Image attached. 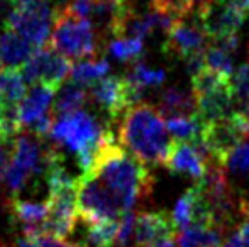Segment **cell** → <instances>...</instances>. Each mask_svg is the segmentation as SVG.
<instances>
[{
  "label": "cell",
  "instance_id": "1",
  "mask_svg": "<svg viewBox=\"0 0 249 247\" xmlns=\"http://www.w3.org/2000/svg\"><path fill=\"white\" fill-rule=\"evenodd\" d=\"M85 173L92 175L124 212L132 210L136 201L144 198L153 186V178L144 163L115 144L110 131L104 135L92 166Z\"/></svg>",
  "mask_w": 249,
  "mask_h": 247
},
{
  "label": "cell",
  "instance_id": "2",
  "mask_svg": "<svg viewBox=\"0 0 249 247\" xmlns=\"http://www.w3.org/2000/svg\"><path fill=\"white\" fill-rule=\"evenodd\" d=\"M122 148L144 165H163L173 141L168 137L164 119L156 107L134 103L124 112L119 127Z\"/></svg>",
  "mask_w": 249,
  "mask_h": 247
},
{
  "label": "cell",
  "instance_id": "3",
  "mask_svg": "<svg viewBox=\"0 0 249 247\" xmlns=\"http://www.w3.org/2000/svg\"><path fill=\"white\" fill-rule=\"evenodd\" d=\"M107 132L108 129H105L92 114L80 109L68 115L56 117L48 135L58 148L63 146L75 152L76 165L82 173H85L92 166L97 149Z\"/></svg>",
  "mask_w": 249,
  "mask_h": 247
},
{
  "label": "cell",
  "instance_id": "4",
  "mask_svg": "<svg viewBox=\"0 0 249 247\" xmlns=\"http://www.w3.org/2000/svg\"><path fill=\"white\" fill-rule=\"evenodd\" d=\"M51 20L53 31L50 33V46L53 49L73 60L95 56L99 48L90 20L76 16L68 9V5L56 9Z\"/></svg>",
  "mask_w": 249,
  "mask_h": 247
},
{
  "label": "cell",
  "instance_id": "5",
  "mask_svg": "<svg viewBox=\"0 0 249 247\" xmlns=\"http://www.w3.org/2000/svg\"><path fill=\"white\" fill-rule=\"evenodd\" d=\"M192 93L197 103V114L203 122L219 119L231 112L234 88L231 76L203 66L192 75Z\"/></svg>",
  "mask_w": 249,
  "mask_h": 247
},
{
  "label": "cell",
  "instance_id": "6",
  "mask_svg": "<svg viewBox=\"0 0 249 247\" xmlns=\"http://www.w3.org/2000/svg\"><path fill=\"white\" fill-rule=\"evenodd\" d=\"M249 137V115L243 112L227 114L203 122L200 141L210 159L224 165L226 158Z\"/></svg>",
  "mask_w": 249,
  "mask_h": 247
},
{
  "label": "cell",
  "instance_id": "7",
  "mask_svg": "<svg viewBox=\"0 0 249 247\" xmlns=\"http://www.w3.org/2000/svg\"><path fill=\"white\" fill-rule=\"evenodd\" d=\"M205 33L197 22H185L177 19L173 26L166 31V39L163 44V51L171 56H177L187 66L188 73L194 75L200 68H203V51L207 48Z\"/></svg>",
  "mask_w": 249,
  "mask_h": 247
},
{
  "label": "cell",
  "instance_id": "8",
  "mask_svg": "<svg viewBox=\"0 0 249 247\" xmlns=\"http://www.w3.org/2000/svg\"><path fill=\"white\" fill-rule=\"evenodd\" d=\"M76 212L87 222L119 220L125 214L114 197L89 173L76 180Z\"/></svg>",
  "mask_w": 249,
  "mask_h": 247
},
{
  "label": "cell",
  "instance_id": "9",
  "mask_svg": "<svg viewBox=\"0 0 249 247\" xmlns=\"http://www.w3.org/2000/svg\"><path fill=\"white\" fill-rule=\"evenodd\" d=\"M71 61L65 54L58 53L53 48H37L20 66L22 76L27 83L43 85L58 92L66 76L71 73Z\"/></svg>",
  "mask_w": 249,
  "mask_h": 247
},
{
  "label": "cell",
  "instance_id": "10",
  "mask_svg": "<svg viewBox=\"0 0 249 247\" xmlns=\"http://www.w3.org/2000/svg\"><path fill=\"white\" fill-rule=\"evenodd\" d=\"M51 16L50 2L12 7L5 19V29L20 34L34 48H41L50 37Z\"/></svg>",
  "mask_w": 249,
  "mask_h": 247
},
{
  "label": "cell",
  "instance_id": "11",
  "mask_svg": "<svg viewBox=\"0 0 249 247\" xmlns=\"http://www.w3.org/2000/svg\"><path fill=\"white\" fill-rule=\"evenodd\" d=\"M89 97H92L93 103L99 105L110 120H115L129 107L141 102L142 99L129 86L125 78H121V76H104L99 82L92 83Z\"/></svg>",
  "mask_w": 249,
  "mask_h": 247
},
{
  "label": "cell",
  "instance_id": "12",
  "mask_svg": "<svg viewBox=\"0 0 249 247\" xmlns=\"http://www.w3.org/2000/svg\"><path fill=\"white\" fill-rule=\"evenodd\" d=\"M197 20L209 39H219L226 36H236L246 17L222 0H202Z\"/></svg>",
  "mask_w": 249,
  "mask_h": 247
},
{
  "label": "cell",
  "instance_id": "13",
  "mask_svg": "<svg viewBox=\"0 0 249 247\" xmlns=\"http://www.w3.org/2000/svg\"><path fill=\"white\" fill-rule=\"evenodd\" d=\"M205 158H209L202 141H173L170 146V151L163 165L171 173L187 175L190 178L200 180L207 171Z\"/></svg>",
  "mask_w": 249,
  "mask_h": 247
},
{
  "label": "cell",
  "instance_id": "14",
  "mask_svg": "<svg viewBox=\"0 0 249 247\" xmlns=\"http://www.w3.org/2000/svg\"><path fill=\"white\" fill-rule=\"evenodd\" d=\"M171 222L178 231H185L194 225H215L212 208L195 185L178 198L171 212Z\"/></svg>",
  "mask_w": 249,
  "mask_h": 247
},
{
  "label": "cell",
  "instance_id": "15",
  "mask_svg": "<svg viewBox=\"0 0 249 247\" xmlns=\"http://www.w3.org/2000/svg\"><path fill=\"white\" fill-rule=\"evenodd\" d=\"M173 222L164 212H144L134 218L132 244L144 247L164 237H173Z\"/></svg>",
  "mask_w": 249,
  "mask_h": 247
},
{
  "label": "cell",
  "instance_id": "16",
  "mask_svg": "<svg viewBox=\"0 0 249 247\" xmlns=\"http://www.w3.org/2000/svg\"><path fill=\"white\" fill-rule=\"evenodd\" d=\"M48 152H50V149L46 152L41 151V142L36 139V135L19 134L12 142L10 161L16 163L19 168H22L24 171L33 176L46 168Z\"/></svg>",
  "mask_w": 249,
  "mask_h": 247
},
{
  "label": "cell",
  "instance_id": "17",
  "mask_svg": "<svg viewBox=\"0 0 249 247\" xmlns=\"http://www.w3.org/2000/svg\"><path fill=\"white\" fill-rule=\"evenodd\" d=\"M10 214L20 224L24 237L34 239L36 235L43 234V222L48 215V203L37 201H26L20 198L10 200Z\"/></svg>",
  "mask_w": 249,
  "mask_h": 247
},
{
  "label": "cell",
  "instance_id": "18",
  "mask_svg": "<svg viewBox=\"0 0 249 247\" xmlns=\"http://www.w3.org/2000/svg\"><path fill=\"white\" fill-rule=\"evenodd\" d=\"M34 49L37 48H34L29 41L14 31L5 29L0 34V56L7 68H20L34 53Z\"/></svg>",
  "mask_w": 249,
  "mask_h": 247
},
{
  "label": "cell",
  "instance_id": "19",
  "mask_svg": "<svg viewBox=\"0 0 249 247\" xmlns=\"http://www.w3.org/2000/svg\"><path fill=\"white\" fill-rule=\"evenodd\" d=\"M54 93V90L48 88V86L36 85L27 95H24V99L19 103V119L22 122V127L24 125L29 127L34 120H37L48 112Z\"/></svg>",
  "mask_w": 249,
  "mask_h": 247
},
{
  "label": "cell",
  "instance_id": "20",
  "mask_svg": "<svg viewBox=\"0 0 249 247\" xmlns=\"http://www.w3.org/2000/svg\"><path fill=\"white\" fill-rule=\"evenodd\" d=\"M158 110L163 115V119L175 115H194L197 114V103H195L194 93L178 88V86H170L161 93Z\"/></svg>",
  "mask_w": 249,
  "mask_h": 247
},
{
  "label": "cell",
  "instance_id": "21",
  "mask_svg": "<svg viewBox=\"0 0 249 247\" xmlns=\"http://www.w3.org/2000/svg\"><path fill=\"white\" fill-rule=\"evenodd\" d=\"M89 100V90L83 85H78L75 82H70L63 86L58 92V97H56L54 103H53L51 109V117L56 119V117L61 115H68V114H73L76 110H80Z\"/></svg>",
  "mask_w": 249,
  "mask_h": 247
},
{
  "label": "cell",
  "instance_id": "22",
  "mask_svg": "<svg viewBox=\"0 0 249 247\" xmlns=\"http://www.w3.org/2000/svg\"><path fill=\"white\" fill-rule=\"evenodd\" d=\"M26 95V80L20 68H7L0 73V103L3 109L19 107Z\"/></svg>",
  "mask_w": 249,
  "mask_h": 247
},
{
  "label": "cell",
  "instance_id": "23",
  "mask_svg": "<svg viewBox=\"0 0 249 247\" xmlns=\"http://www.w3.org/2000/svg\"><path fill=\"white\" fill-rule=\"evenodd\" d=\"M222 237L217 225H194L180 231L177 247H220Z\"/></svg>",
  "mask_w": 249,
  "mask_h": 247
},
{
  "label": "cell",
  "instance_id": "24",
  "mask_svg": "<svg viewBox=\"0 0 249 247\" xmlns=\"http://www.w3.org/2000/svg\"><path fill=\"white\" fill-rule=\"evenodd\" d=\"M164 127L177 141H195L200 137L203 120L198 114L194 115H175L164 119Z\"/></svg>",
  "mask_w": 249,
  "mask_h": 247
},
{
  "label": "cell",
  "instance_id": "25",
  "mask_svg": "<svg viewBox=\"0 0 249 247\" xmlns=\"http://www.w3.org/2000/svg\"><path fill=\"white\" fill-rule=\"evenodd\" d=\"M124 78L132 90L142 95L146 88L160 86L164 82V71L163 69H149L144 63H136L129 69V73H125Z\"/></svg>",
  "mask_w": 249,
  "mask_h": 247
},
{
  "label": "cell",
  "instance_id": "26",
  "mask_svg": "<svg viewBox=\"0 0 249 247\" xmlns=\"http://www.w3.org/2000/svg\"><path fill=\"white\" fill-rule=\"evenodd\" d=\"M108 61L107 60H89V61H80L71 68L70 73V80L78 85H92V83L99 82L108 73Z\"/></svg>",
  "mask_w": 249,
  "mask_h": 247
},
{
  "label": "cell",
  "instance_id": "27",
  "mask_svg": "<svg viewBox=\"0 0 249 247\" xmlns=\"http://www.w3.org/2000/svg\"><path fill=\"white\" fill-rule=\"evenodd\" d=\"M121 220V218H119ZM119 220H100L89 224L87 246L89 247H112L117 242Z\"/></svg>",
  "mask_w": 249,
  "mask_h": 247
},
{
  "label": "cell",
  "instance_id": "28",
  "mask_svg": "<svg viewBox=\"0 0 249 247\" xmlns=\"http://www.w3.org/2000/svg\"><path fill=\"white\" fill-rule=\"evenodd\" d=\"M108 51L121 61H134L144 53V43L138 37H115L108 46Z\"/></svg>",
  "mask_w": 249,
  "mask_h": 247
},
{
  "label": "cell",
  "instance_id": "29",
  "mask_svg": "<svg viewBox=\"0 0 249 247\" xmlns=\"http://www.w3.org/2000/svg\"><path fill=\"white\" fill-rule=\"evenodd\" d=\"M234 88V102L241 107L239 112L249 115V63L239 66L232 80Z\"/></svg>",
  "mask_w": 249,
  "mask_h": 247
},
{
  "label": "cell",
  "instance_id": "30",
  "mask_svg": "<svg viewBox=\"0 0 249 247\" xmlns=\"http://www.w3.org/2000/svg\"><path fill=\"white\" fill-rule=\"evenodd\" d=\"M195 0H151V7L173 19H183L194 10Z\"/></svg>",
  "mask_w": 249,
  "mask_h": 247
},
{
  "label": "cell",
  "instance_id": "31",
  "mask_svg": "<svg viewBox=\"0 0 249 247\" xmlns=\"http://www.w3.org/2000/svg\"><path fill=\"white\" fill-rule=\"evenodd\" d=\"M29 173H26L22 168L16 165V163L10 161L7 165V168L0 173V183L10 191V193H19L24 186H26L27 180H29Z\"/></svg>",
  "mask_w": 249,
  "mask_h": 247
},
{
  "label": "cell",
  "instance_id": "32",
  "mask_svg": "<svg viewBox=\"0 0 249 247\" xmlns=\"http://www.w3.org/2000/svg\"><path fill=\"white\" fill-rule=\"evenodd\" d=\"M224 166L236 173H249V141L241 142L232 152L226 158Z\"/></svg>",
  "mask_w": 249,
  "mask_h": 247
},
{
  "label": "cell",
  "instance_id": "33",
  "mask_svg": "<svg viewBox=\"0 0 249 247\" xmlns=\"http://www.w3.org/2000/svg\"><path fill=\"white\" fill-rule=\"evenodd\" d=\"M31 241H34V244L37 247H82L80 244L65 241V237H54V235L50 234H39Z\"/></svg>",
  "mask_w": 249,
  "mask_h": 247
},
{
  "label": "cell",
  "instance_id": "34",
  "mask_svg": "<svg viewBox=\"0 0 249 247\" xmlns=\"http://www.w3.org/2000/svg\"><path fill=\"white\" fill-rule=\"evenodd\" d=\"M12 142L14 141L0 139V173L7 168V165L10 163V158H12Z\"/></svg>",
  "mask_w": 249,
  "mask_h": 247
},
{
  "label": "cell",
  "instance_id": "35",
  "mask_svg": "<svg viewBox=\"0 0 249 247\" xmlns=\"http://www.w3.org/2000/svg\"><path fill=\"white\" fill-rule=\"evenodd\" d=\"M220 247H244L243 244V239H241L239 232H232L226 241L220 244Z\"/></svg>",
  "mask_w": 249,
  "mask_h": 247
},
{
  "label": "cell",
  "instance_id": "36",
  "mask_svg": "<svg viewBox=\"0 0 249 247\" xmlns=\"http://www.w3.org/2000/svg\"><path fill=\"white\" fill-rule=\"evenodd\" d=\"M239 234H241V239H243L244 247H249V217H246V220L241 224Z\"/></svg>",
  "mask_w": 249,
  "mask_h": 247
},
{
  "label": "cell",
  "instance_id": "37",
  "mask_svg": "<svg viewBox=\"0 0 249 247\" xmlns=\"http://www.w3.org/2000/svg\"><path fill=\"white\" fill-rule=\"evenodd\" d=\"M144 247H177V244L173 242V237H164V239H160V241L153 242L149 246H144Z\"/></svg>",
  "mask_w": 249,
  "mask_h": 247
},
{
  "label": "cell",
  "instance_id": "38",
  "mask_svg": "<svg viewBox=\"0 0 249 247\" xmlns=\"http://www.w3.org/2000/svg\"><path fill=\"white\" fill-rule=\"evenodd\" d=\"M39 2H50V0H12V7L33 5V3H39Z\"/></svg>",
  "mask_w": 249,
  "mask_h": 247
},
{
  "label": "cell",
  "instance_id": "39",
  "mask_svg": "<svg viewBox=\"0 0 249 247\" xmlns=\"http://www.w3.org/2000/svg\"><path fill=\"white\" fill-rule=\"evenodd\" d=\"M14 247H37L36 244H34V241H31V239L24 237V239H19V241L16 242V246Z\"/></svg>",
  "mask_w": 249,
  "mask_h": 247
},
{
  "label": "cell",
  "instance_id": "40",
  "mask_svg": "<svg viewBox=\"0 0 249 247\" xmlns=\"http://www.w3.org/2000/svg\"><path fill=\"white\" fill-rule=\"evenodd\" d=\"M2 117H3V109H2V103H0V139H3L2 137Z\"/></svg>",
  "mask_w": 249,
  "mask_h": 247
},
{
  "label": "cell",
  "instance_id": "41",
  "mask_svg": "<svg viewBox=\"0 0 249 247\" xmlns=\"http://www.w3.org/2000/svg\"><path fill=\"white\" fill-rule=\"evenodd\" d=\"M0 68H2V56H0Z\"/></svg>",
  "mask_w": 249,
  "mask_h": 247
},
{
  "label": "cell",
  "instance_id": "42",
  "mask_svg": "<svg viewBox=\"0 0 249 247\" xmlns=\"http://www.w3.org/2000/svg\"><path fill=\"white\" fill-rule=\"evenodd\" d=\"M119 2H124V0H119Z\"/></svg>",
  "mask_w": 249,
  "mask_h": 247
},
{
  "label": "cell",
  "instance_id": "43",
  "mask_svg": "<svg viewBox=\"0 0 249 247\" xmlns=\"http://www.w3.org/2000/svg\"><path fill=\"white\" fill-rule=\"evenodd\" d=\"M0 247H5V246H0Z\"/></svg>",
  "mask_w": 249,
  "mask_h": 247
},
{
  "label": "cell",
  "instance_id": "44",
  "mask_svg": "<svg viewBox=\"0 0 249 247\" xmlns=\"http://www.w3.org/2000/svg\"><path fill=\"white\" fill-rule=\"evenodd\" d=\"M0 2H2V0H0Z\"/></svg>",
  "mask_w": 249,
  "mask_h": 247
}]
</instances>
